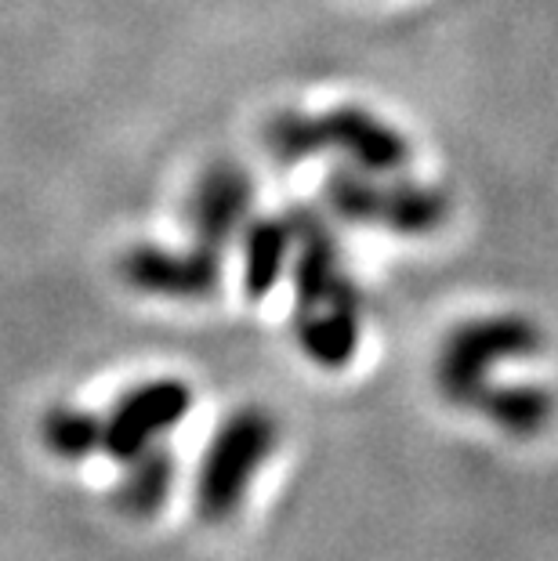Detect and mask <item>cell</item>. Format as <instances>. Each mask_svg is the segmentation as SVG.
<instances>
[{"mask_svg":"<svg viewBox=\"0 0 558 561\" xmlns=\"http://www.w3.org/2000/svg\"><path fill=\"white\" fill-rule=\"evenodd\" d=\"M294 221V337L319 369H344L363 337V290L349 276L338 236L308 207Z\"/></svg>","mask_w":558,"mask_h":561,"instance_id":"cell-1","label":"cell"},{"mask_svg":"<svg viewBox=\"0 0 558 561\" xmlns=\"http://www.w3.org/2000/svg\"><path fill=\"white\" fill-rule=\"evenodd\" d=\"M265 149L283 167H294L316 152L334 149L349 167H360L366 174H402L410 167V141L399 127H391L385 116H377L366 105L344 102L327 113H276L265 127Z\"/></svg>","mask_w":558,"mask_h":561,"instance_id":"cell-2","label":"cell"},{"mask_svg":"<svg viewBox=\"0 0 558 561\" xmlns=\"http://www.w3.org/2000/svg\"><path fill=\"white\" fill-rule=\"evenodd\" d=\"M330 218L360 229H385L396 236H432L449 218V193L410 182L402 174H366L360 167H334L323 182Z\"/></svg>","mask_w":558,"mask_h":561,"instance_id":"cell-3","label":"cell"},{"mask_svg":"<svg viewBox=\"0 0 558 561\" xmlns=\"http://www.w3.org/2000/svg\"><path fill=\"white\" fill-rule=\"evenodd\" d=\"M544 348V333L533 319L504 312L465 319L446 333L443 348L435 355V388L454 405L471 410L493 380V366L529 359Z\"/></svg>","mask_w":558,"mask_h":561,"instance_id":"cell-4","label":"cell"},{"mask_svg":"<svg viewBox=\"0 0 558 561\" xmlns=\"http://www.w3.org/2000/svg\"><path fill=\"white\" fill-rule=\"evenodd\" d=\"M276 421L258 405H243V410H232L225 416L218 432L210 435L204 457H200L196 515L210 525L229 522L251 493V482L265 468L272 449H276Z\"/></svg>","mask_w":558,"mask_h":561,"instance_id":"cell-5","label":"cell"},{"mask_svg":"<svg viewBox=\"0 0 558 561\" xmlns=\"http://www.w3.org/2000/svg\"><path fill=\"white\" fill-rule=\"evenodd\" d=\"M193 410V388L178 377H152L127 388L113 410L102 416V453L116 463H127L141 449L174 432Z\"/></svg>","mask_w":558,"mask_h":561,"instance_id":"cell-6","label":"cell"},{"mask_svg":"<svg viewBox=\"0 0 558 561\" xmlns=\"http://www.w3.org/2000/svg\"><path fill=\"white\" fill-rule=\"evenodd\" d=\"M225 254H210L204 247L171 250L157 243H138L124 250L121 279L138 294L171 297V301H204L221 290Z\"/></svg>","mask_w":558,"mask_h":561,"instance_id":"cell-7","label":"cell"},{"mask_svg":"<svg viewBox=\"0 0 558 561\" xmlns=\"http://www.w3.org/2000/svg\"><path fill=\"white\" fill-rule=\"evenodd\" d=\"M251 210H254L251 171L232 160L207 163L185 203L193 247H204L210 254H225L229 243L236 240V232L251 218Z\"/></svg>","mask_w":558,"mask_h":561,"instance_id":"cell-8","label":"cell"},{"mask_svg":"<svg viewBox=\"0 0 558 561\" xmlns=\"http://www.w3.org/2000/svg\"><path fill=\"white\" fill-rule=\"evenodd\" d=\"M243 294L261 301L276 290L283 272L291 268L294 254V221L291 214H265V218H247L243 225Z\"/></svg>","mask_w":558,"mask_h":561,"instance_id":"cell-9","label":"cell"},{"mask_svg":"<svg viewBox=\"0 0 558 561\" xmlns=\"http://www.w3.org/2000/svg\"><path fill=\"white\" fill-rule=\"evenodd\" d=\"M127 474L116 485V507L124 511L130 518H152L160 515V507L168 504L171 489H174V457L168 446H149L141 449L138 457H130L127 463Z\"/></svg>","mask_w":558,"mask_h":561,"instance_id":"cell-10","label":"cell"},{"mask_svg":"<svg viewBox=\"0 0 558 561\" xmlns=\"http://www.w3.org/2000/svg\"><path fill=\"white\" fill-rule=\"evenodd\" d=\"M471 410L490 416L508 435L529 438L551 421V396L544 385H493L490 380Z\"/></svg>","mask_w":558,"mask_h":561,"instance_id":"cell-11","label":"cell"},{"mask_svg":"<svg viewBox=\"0 0 558 561\" xmlns=\"http://www.w3.org/2000/svg\"><path fill=\"white\" fill-rule=\"evenodd\" d=\"M41 438L58 460L80 463L102 449V416L80 405H55L41 421Z\"/></svg>","mask_w":558,"mask_h":561,"instance_id":"cell-12","label":"cell"}]
</instances>
